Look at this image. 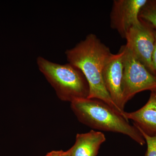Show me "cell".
<instances>
[{
  "label": "cell",
  "instance_id": "obj_1",
  "mask_svg": "<svg viewBox=\"0 0 156 156\" xmlns=\"http://www.w3.org/2000/svg\"><path fill=\"white\" fill-rule=\"evenodd\" d=\"M112 54L109 48L93 34H89L73 48L65 51L68 63L80 70L87 79L89 87L88 98L102 101L124 117L125 112L112 100L102 77L105 66Z\"/></svg>",
  "mask_w": 156,
  "mask_h": 156
},
{
  "label": "cell",
  "instance_id": "obj_2",
  "mask_svg": "<svg viewBox=\"0 0 156 156\" xmlns=\"http://www.w3.org/2000/svg\"><path fill=\"white\" fill-rule=\"evenodd\" d=\"M71 108L78 120L90 128L127 135L140 145L146 143L135 126L102 101L81 98L72 102Z\"/></svg>",
  "mask_w": 156,
  "mask_h": 156
},
{
  "label": "cell",
  "instance_id": "obj_3",
  "mask_svg": "<svg viewBox=\"0 0 156 156\" xmlns=\"http://www.w3.org/2000/svg\"><path fill=\"white\" fill-rule=\"evenodd\" d=\"M39 70L50 84L60 100L71 103L88 98L89 84L82 71L69 63L60 64L39 56L37 58Z\"/></svg>",
  "mask_w": 156,
  "mask_h": 156
},
{
  "label": "cell",
  "instance_id": "obj_4",
  "mask_svg": "<svg viewBox=\"0 0 156 156\" xmlns=\"http://www.w3.org/2000/svg\"><path fill=\"white\" fill-rule=\"evenodd\" d=\"M121 47L124 52L123 96L126 105L137 93L156 89V77L149 71L126 45Z\"/></svg>",
  "mask_w": 156,
  "mask_h": 156
},
{
  "label": "cell",
  "instance_id": "obj_5",
  "mask_svg": "<svg viewBox=\"0 0 156 156\" xmlns=\"http://www.w3.org/2000/svg\"><path fill=\"white\" fill-rule=\"evenodd\" d=\"M125 39L127 41L126 47L149 71L155 76L152 63L155 43L154 30L141 22L140 25L131 27L126 34Z\"/></svg>",
  "mask_w": 156,
  "mask_h": 156
},
{
  "label": "cell",
  "instance_id": "obj_6",
  "mask_svg": "<svg viewBox=\"0 0 156 156\" xmlns=\"http://www.w3.org/2000/svg\"><path fill=\"white\" fill-rule=\"evenodd\" d=\"M148 0H115L110 15V26L125 38L129 30L140 25L139 14Z\"/></svg>",
  "mask_w": 156,
  "mask_h": 156
},
{
  "label": "cell",
  "instance_id": "obj_7",
  "mask_svg": "<svg viewBox=\"0 0 156 156\" xmlns=\"http://www.w3.org/2000/svg\"><path fill=\"white\" fill-rule=\"evenodd\" d=\"M123 53L121 47L119 53L112 54L104 68L102 77L105 86L112 100L121 110L125 111L126 104L122 92Z\"/></svg>",
  "mask_w": 156,
  "mask_h": 156
},
{
  "label": "cell",
  "instance_id": "obj_8",
  "mask_svg": "<svg viewBox=\"0 0 156 156\" xmlns=\"http://www.w3.org/2000/svg\"><path fill=\"white\" fill-rule=\"evenodd\" d=\"M124 118L134 122V126L149 135L156 134V92H151L147 102L141 108L131 112H125Z\"/></svg>",
  "mask_w": 156,
  "mask_h": 156
},
{
  "label": "cell",
  "instance_id": "obj_9",
  "mask_svg": "<svg viewBox=\"0 0 156 156\" xmlns=\"http://www.w3.org/2000/svg\"><path fill=\"white\" fill-rule=\"evenodd\" d=\"M106 140L105 135L99 131L78 134L73 146L70 148V156H97L101 146Z\"/></svg>",
  "mask_w": 156,
  "mask_h": 156
},
{
  "label": "cell",
  "instance_id": "obj_10",
  "mask_svg": "<svg viewBox=\"0 0 156 156\" xmlns=\"http://www.w3.org/2000/svg\"><path fill=\"white\" fill-rule=\"evenodd\" d=\"M139 17L141 22L156 30V0L148 1L141 9Z\"/></svg>",
  "mask_w": 156,
  "mask_h": 156
},
{
  "label": "cell",
  "instance_id": "obj_11",
  "mask_svg": "<svg viewBox=\"0 0 156 156\" xmlns=\"http://www.w3.org/2000/svg\"><path fill=\"white\" fill-rule=\"evenodd\" d=\"M145 140L147 144V151L145 156H156V134L149 135L140 129L137 128Z\"/></svg>",
  "mask_w": 156,
  "mask_h": 156
},
{
  "label": "cell",
  "instance_id": "obj_12",
  "mask_svg": "<svg viewBox=\"0 0 156 156\" xmlns=\"http://www.w3.org/2000/svg\"><path fill=\"white\" fill-rule=\"evenodd\" d=\"M154 32L155 36V43L153 53L152 55V63L153 65L156 77V30H154Z\"/></svg>",
  "mask_w": 156,
  "mask_h": 156
},
{
  "label": "cell",
  "instance_id": "obj_13",
  "mask_svg": "<svg viewBox=\"0 0 156 156\" xmlns=\"http://www.w3.org/2000/svg\"><path fill=\"white\" fill-rule=\"evenodd\" d=\"M63 151H52L44 156H60L63 153Z\"/></svg>",
  "mask_w": 156,
  "mask_h": 156
},
{
  "label": "cell",
  "instance_id": "obj_14",
  "mask_svg": "<svg viewBox=\"0 0 156 156\" xmlns=\"http://www.w3.org/2000/svg\"><path fill=\"white\" fill-rule=\"evenodd\" d=\"M60 156H70L69 150H68L66 151H63V153Z\"/></svg>",
  "mask_w": 156,
  "mask_h": 156
},
{
  "label": "cell",
  "instance_id": "obj_15",
  "mask_svg": "<svg viewBox=\"0 0 156 156\" xmlns=\"http://www.w3.org/2000/svg\"><path fill=\"white\" fill-rule=\"evenodd\" d=\"M154 91V92H156V89H154V90H153V91Z\"/></svg>",
  "mask_w": 156,
  "mask_h": 156
}]
</instances>
